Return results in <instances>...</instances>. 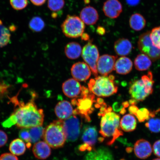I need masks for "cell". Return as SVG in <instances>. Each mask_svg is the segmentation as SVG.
<instances>
[{"label":"cell","mask_w":160,"mask_h":160,"mask_svg":"<svg viewBox=\"0 0 160 160\" xmlns=\"http://www.w3.org/2000/svg\"><path fill=\"white\" fill-rule=\"evenodd\" d=\"M27 103L19 101L17 95L10 98L15 107H17L7 119L2 123L5 128L16 125L19 128L29 129L42 125L44 114L43 109L38 108L35 103V93Z\"/></svg>","instance_id":"1"},{"label":"cell","mask_w":160,"mask_h":160,"mask_svg":"<svg viewBox=\"0 0 160 160\" xmlns=\"http://www.w3.org/2000/svg\"><path fill=\"white\" fill-rule=\"evenodd\" d=\"M98 115L101 118L99 133L104 140L108 139L107 144L112 145L116 139L123 135L120 127V116L113 112L111 107L101 108Z\"/></svg>","instance_id":"2"},{"label":"cell","mask_w":160,"mask_h":160,"mask_svg":"<svg viewBox=\"0 0 160 160\" xmlns=\"http://www.w3.org/2000/svg\"><path fill=\"white\" fill-rule=\"evenodd\" d=\"M81 96L72 100V105L77 106L74 110L73 115L81 116L86 121H91L90 115L94 110L93 104L96 103L95 95L90 92L88 88L84 86L82 87Z\"/></svg>","instance_id":"3"},{"label":"cell","mask_w":160,"mask_h":160,"mask_svg":"<svg viewBox=\"0 0 160 160\" xmlns=\"http://www.w3.org/2000/svg\"><path fill=\"white\" fill-rule=\"evenodd\" d=\"M113 75L99 76L91 79L88 84L90 92L99 97H107L117 92L118 87Z\"/></svg>","instance_id":"4"},{"label":"cell","mask_w":160,"mask_h":160,"mask_svg":"<svg viewBox=\"0 0 160 160\" xmlns=\"http://www.w3.org/2000/svg\"><path fill=\"white\" fill-rule=\"evenodd\" d=\"M154 83L153 74L149 71L130 86L129 92L132 99L137 102L143 101L152 93Z\"/></svg>","instance_id":"5"},{"label":"cell","mask_w":160,"mask_h":160,"mask_svg":"<svg viewBox=\"0 0 160 160\" xmlns=\"http://www.w3.org/2000/svg\"><path fill=\"white\" fill-rule=\"evenodd\" d=\"M43 138L45 142L53 148L63 147L66 141L63 120H56L50 123L44 130Z\"/></svg>","instance_id":"6"},{"label":"cell","mask_w":160,"mask_h":160,"mask_svg":"<svg viewBox=\"0 0 160 160\" xmlns=\"http://www.w3.org/2000/svg\"><path fill=\"white\" fill-rule=\"evenodd\" d=\"M61 28L66 37L76 38L82 35L85 31V25L78 16L68 15L62 24Z\"/></svg>","instance_id":"7"},{"label":"cell","mask_w":160,"mask_h":160,"mask_svg":"<svg viewBox=\"0 0 160 160\" xmlns=\"http://www.w3.org/2000/svg\"><path fill=\"white\" fill-rule=\"evenodd\" d=\"M150 33L151 32L147 31L140 36L138 47L142 53L148 56L152 61H155L160 59V49L153 45Z\"/></svg>","instance_id":"8"},{"label":"cell","mask_w":160,"mask_h":160,"mask_svg":"<svg viewBox=\"0 0 160 160\" xmlns=\"http://www.w3.org/2000/svg\"><path fill=\"white\" fill-rule=\"evenodd\" d=\"M82 56L84 60L91 68L95 77H98L97 63L99 57L98 49L95 45L89 41L82 50Z\"/></svg>","instance_id":"9"},{"label":"cell","mask_w":160,"mask_h":160,"mask_svg":"<svg viewBox=\"0 0 160 160\" xmlns=\"http://www.w3.org/2000/svg\"><path fill=\"white\" fill-rule=\"evenodd\" d=\"M63 127L66 140L70 142H75L78 138L81 128V122L76 115H73L63 120Z\"/></svg>","instance_id":"10"},{"label":"cell","mask_w":160,"mask_h":160,"mask_svg":"<svg viewBox=\"0 0 160 160\" xmlns=\"http://www.w3.org/2000/svg\"><path fill=\"white\" fill-rule=\"evenodd\" d=\"M117 56L103 55L99 58L97 63L98 72L102 76H108L114 70Z\"/></svg>","instance_id":"11"},{"label":"cell","mask_w":160,"mask_h":160,"mask_svg":"<svg viewBox=\"0 0 160 160\" xmlns=\"http://www.w3.org/2000/svg\"><path fill=\"white\" fill-rule=\"evenodd\" d=\"M71 73L73 78L78 81H85L91 77V70L87 63L78 62L72 66Z\"/></svg>","instance_id":"12"},{"label":"cell","mask_w":160,"mask_h":160,"mask_svg":"<svg viewBox=\"0 0 160 160\" xmlns=\"http://www.w3.org/2000/svg\"><path fill=\"white\" fill-rule=\"evenodd\" d=\"M103 11L107 17L117 18L122 11V6L118 0H107L103 4Z\"/></svg>","instance_id":"13"},{"label":"cell","mask_w":160,"mask_h":160,"mask_svg":"<svg viewBox=\"0 0 160 160\" xmlns=\"http://www.w3.org/2000/svg\"><path fill=\"white\" fill-rule=\"evenodd\" d=\"M82 87L79 82L74 78L68 79L63 83V93L68 97L74 98L81 94Z\"/></svg>","instance_id":"14"},{"label":"cell","mask_w":160,"mask_h":160,"mask_svg":"<svg viewBox=\"0 0 160 160\" xmlns=\"http://www.w3.org/2000/svg\"><path fill=\"white\" fill-rule=\"evenodd\" d=\"M97 128L94 126H86L84 128L82 136L83 144L92 151L94 149V146L97 143L98 139Z\"/></svg>","instance_id":"15"},{"label":"cell","mask_w":160,"mask_h":160,"mask_svg":"<svg viewBox=\"0 0 160 160\" xmlns=\"http://www.w3.org/2000/svg\"><path fill=\"white\" fill-rule=\"evenodd\" d=\"M152 148L149 142L144 139L138 140L134 146V152L136 157L145 159L151 155Z\"/></svg>","instance_id":"16"},{"label":"cell","mask_w":160,"mask_h":160,"mask_svg":"<svg viewBox=\"0 0 160 160\" xmlns=\"http://www.w3.org/2000/svg\"><path fill=\"white\" fill-rule=\"evenodd\" d=\"M84 160H114L112 153L105 147H101L89 152Z\"/></svg>","instance_id":"17"},{"label":"cell","mask_w":160,"mask_h":160,"mask_svg":"<svg viewBox=\"0 0 160 160\" xmlns=\"http://www.w3.org/2000/svg\"><path fill=\"white\" fill-rule=\"evenodd\" d=\"M80 17L84 23L88 25L95 24L99 19L97 10L90 6L86 7L81 10Z\"/></svg>","instance_id":"18"},{"label":"cell","mask_w":160,"mask_h":160,"mask_svg":"<svg viewBox=\"0 0 160 160\" xmlns=\"http://www.w3.org/2000/svg\"><path fill=\"white\" fill-rule=\"evenodd\" d=\"M72 105L69 102L63 101L59 102L56 105L55 112L60 119L64 120L73 115Z\"/></svg>","instance_id":"19"},{"label":"cell","mask_w":160,"mask_h":160,"mask_svg":"<svg viewBox=\"0 0 160 160\" xmlns=\"http://www.w3.org/2000/svg\"><path fill=\"white\" fill-rule=\"evenodd\" d=\"M133 65L132 62L129 58L122 57L116 61L115 70L119 74L127 75L131 71Z\"/></svg>","instance_id":"20"},{"label":"cell","mask_w":160,"mask_h":160,"mask_svg":"<svg viewBox=\"0 0 160 160\" xmlns=\"http://www.w3.org/2000/svg\"><path fill=\"white\" fill-rule=\"evenodd\" d=\"M32 151L35 157L41 160L47 159L51 155V152L50 146L45 141H38L35 143Z\"/></svg>","instance_id":"21"},{"label":"cell","mask_w":160,"mask_h":160,"mask_svg":"<svg viewBox=\"0 0 160 160\" xmlns=\"http://www.w3.org/2000/svg\"><path fill=\"white\" fill-rule=\"evenodd\" d=\"M114 48L117 55L125 57L131 52L132 45L128 39L123 38L118 39L115 42Z\"/></svg>","instance_id":"22"},{"label":"cell","mask_w":160,"mask_h":160,"mask_svg":"<svg viewBox=\"0 0 160 160\" xmlns=\"http://www.w3.org/2000/svg\"><path fill=\"white\" fill-rule=\"evenodd\" d=\"M120 127L126 132L134 131L137 126V121L134 117L131 114L123 116L120 120Z\"/></svg>","instance_id":"23"},{"label":"cell","mask_w":160,"mask_h":160,"mask_svg":"<svg viewBox=\"0 0 160 160\" xmlns=\"http://www.w3.org/2000/svg\"><path fill=\"white\" fill-rule=\"evenodd\" d=\"M81 46L76 42H71L65 46V52L68 58L71 59H76L79 58L82 54Z\"/></svg>","instance_id":"24"},{"label":"cell","mask_w":160,"mask_h":160,"mask_svg":"<svg viewBox=\"0 0 160 160\" xmlns=\"http://www.w3.org/2000/svg\"><path fill=\"white\" fill-rule=\"evenodd\" d=\"M152 60L147 55L143 53L140 54L135 58L134 65L136 69L139 71H147L151 67Z\"/></svg>","instance_id":"25"},{"label":"cell","mask_w":160,"mask_h":160,"mask_svg":"<svg viewBox=\"0 0 160 160\" xmlns=\"http://www.w3.org/2000/svg\"><path fill=\"white\" fill-rule=\"evenodd\" d=\"M146 24V21L144 17L139 13L134 14L130 17V27L135 31H141L145 27Z\"/></svg>","instance_id":"26"},{"label":"cell","mask_w":160,"mask_h":160,"mask_svg":"<svg viewBox=\"0 0 160 160\" xmlns=\"http://www.w3.org/2000/svg\"><path fill=\"white\" fill-rule=\"evenodd\" d=\"M9 150L11 153L15 156L22 155L26 150L25 143L21 139H16L10 143Z\"/></svg>","instance_id":"27"},{"label":"cell","mask_w":160,"mask_h":160,"mask_svg":"<svg viewBox=\"0 0 160 160\" xmlns=\"http://www.w3.org/2000/svg\"><path fill=\"white\" fill-rule=\"evenodd\" d=\"M11 36L9 30L3 25L2 22L0 20V48L8 44Z\"/></svg>","instance_id":"28"},{"label":"cell","mask_w":160,"mask_h":160,"mask_svg":"<svg viewBox=\"0 0 160 160\" xmlns=\"http://www.w3.org/2000/svg\"><path fill=\"white\" fill-rule=\"evenodd\" d=\"M29 27L32 31L36 32H41L44 28L45 24L42 19L39 17L32 18L29 23Z\"/></svg>","instance_id":"29"},{"label":"cell","mask_w":160,"mask_h":160,"mask_svg":"<svg viewBox=\"0 0 160 160\" xmlns=\"http://www.w3.org/2000/svg\"><path fill=\"white\" fill-rule=\"evenodd\" d=\"M29 132L32 143H36L43 137L45 129L42 126L29 128Z\"/></svg>","instance_id":"30"},{"label":"cell","mask_w":160,"mask_h":160,"mask_svg":"<svg viewBox=\"0 0 160 160\" xmlns=\"http://www.w3.org/2000/svg\"><path fill=\"white\" fill-rule=\"evenodd\" d=\"M145 126L152 132L159 133L160 132V119L150 118L145 123Z\"/></svg>","instance_id":"31"},{"label":"cell","mask_w":160,"mask_h":160,"mask_svg":"<svg viewBox=\"0 0 160 160\" xmlns=\"http://www.w3.org/2000/svg\"><path fill=\"white\" fill-rule=\"evenodd\" d=\"M65 0H48V6L51 11L56 12L61 11L64 7Z\"/></svg>","instance_id":"32"},{"label":"cell","mask_w":160,"mask_h":160,"mask_svg":"<svg viewBox=\"0 0 160 160\" xmlns=\"http://www.w3.org/2000/svg\"><path fill=\"white\" fill-rule=\"evenodd\" d=\"M150 38L153 45L160 49V26L152 29L150 33Z\"/></svg>","instance_id":"33"},{"label":"cell","mask_w":160,"mask_h":160,"mask_svg":"<svg viewBox=\"0 0 160 160\" xmlns=\"http://www.w3.org/2000/svg\"><path fill=\"white\" fill-rule=\"evenodd\" d=\"M151 114L148 109L147 108H142L138 110L136 117L140 122H143L150 118Z\"/></svg>","instance_id":"34"},{"label":"cell","mask_w":160,"mask_h":160,"mask_svg":"<svg viewBox=\"0 0 160 160\" xmlns=\"http://www.w3.org/2000/svg\"><path fill=\"white\" fill-rule=\"evenodd\" d=\"M10 3L14 9L20 11L27 7L28 2V0H10Z\"/></svg>","instance_id":"35"},{"label":"cell","mask_w":160,"mask_h":160,"mask_svg":"<svg viewBox=\"0 0 160 160\" xmlns=\"http://www.w3.org/2000/svg\"><path fill=\"white\" fill-rule=\"evenodd\" d=\"M19 136L21 139L27 143L28 148H31L32 143L29 129H22L19 132Z\"/></svg>","instance_id":"36"},{"label":"cell","mask_w":160,"mask_h":160,"mask_svg":"<svg viewBox=\"0 0 160 160\" xmlns=\"http://www.w3.org/2000/svg\"><path fill=\"white\" fill-rule=\"evenodd\" d=\"M0 160H19L18 158L12 153H5L0 156Z\"/></svg>","instance_id":"37"},{"label":"cell","mask_w":160,"mask_h":160,"mask_svg":"<svg viewBox=\"0 0 160 160\" xmlns=\"http://www.w3.org/2000/svg\"><path fill=\"white\" fill-rule=\"evenodd\" d=\"M8 136L4 132L0 130V148L3 147L8 141Z\"/></svg>","instance_id":"38"},{"label":"cell","mask_w":160,"mask_h":160,"mask_svg":"<svg viewBox=\"0 0 160 160\" xmlns=\"http://www.w3.org/2000/svg\"><path fill=\"white\" fill-rule=\"evenodd\" d=\"M153 150L154 154L157 157L160 158V140L156 141L153 144Z\"/></svg>","instance_id":"39"},{"label":"cell","mask_w":160,"mask_h":160,"mask_svg":"<svg viewBox=\"0 0 160 160\" xmlns=\"http://www.w3.org/2000/svg\"><path fill=\"white\" fill-rule=\"evenodd\" d=\"M139 109L138 108L136 105H132L130 106L128 108V111L131 114L136 116Z\"/></svg>","instance_id":"40"},{"label":"cell","mask_w":160,"mask_h":160,"mask_svg":"<svg viewBox=\"0 0 160 160\" xmlns=\"http://www.w3.org/2000/svg\"><path fill=\"white\" fill-rule=\"evenodd\" d=\"M33 5L36 6H41L44 4L47 0H30Z\"/></svg>","instance_id":"41"},{"label":"cell","mask_w":160,"mask_h":160,"mask_svg":"<svg viewBox=\"0 0 160 160\" xmlns=\"http://www.w3.org/2000/svg\"><path fill=\"white\" fill-rule=\"evenodd\" d=\"M128 5L132 7H135L138 5L140 0H125Z\"/></svg>","instance_id":"42"},{"label":"cell","mask_w":160,"mask_h":160,"mask_svg":"<svg viewBox=\"0 0 160 160\" xmlns=\"http://www.w3.org/2000/svg\"><path fill=\"white\" fill-rule=\"evenodd\" d=\"M97 32L98 34L102 36L105 34L106 31L104 28L101 27V26H98L97 28Z\"/></svg>","instance_id":"43"},{"label":"cell","mask_w":160,"mask_h":160,"mask_svg":"<svg viewBox=\"0 0 160 160\" xmlns=\"http://www.w3.org/2000/svg\"><path fill=\"white\" fill-rule=\"evenodd\" d=\"M81 37L82 40L84 41H89L90 39L89 36L87 33H83L81 35Z\"/></svg>","instance_id":"44"},{"label":"cell","mask_w":160,"mask_h":160,"mask_svg":"<svg viewBox=\"0 0 160 160\" xmlns=\"http://www.w3.org/2000/svg\"><path fill=\"white\" fill-rule=\"evenodd\" d=\"M8 87V86L5 84H0V93H4L7 91Z\"/></svg>","instance_id":"45"},{"label":"cell","mask_w":160,"mask_h":160,"mask_svg":"<svg viewBox=\"0 0 160 160\" xmlns=\"http://www.w3.org/2000/svg\"><path fill=\"white\" fill-rule=\"evenodd\" d=\"M90 0H84L85 3L86 4L89 3L90 2Z\"/></svg>","instance_id":"46"},{"label":"cell","mask_w":160,"mask_h":160,"mask_svg":"<svg viewBox=\"0 0 160 160\" xmlns=\"http://www.w3.org/2000/svg\"><path fill=\"white\" fill-rule=\"evenodd\" d=\"M153 160H160V159H159V158H156V159H154Z\"/></svg>","instance_id":"47"}]
</instances>
